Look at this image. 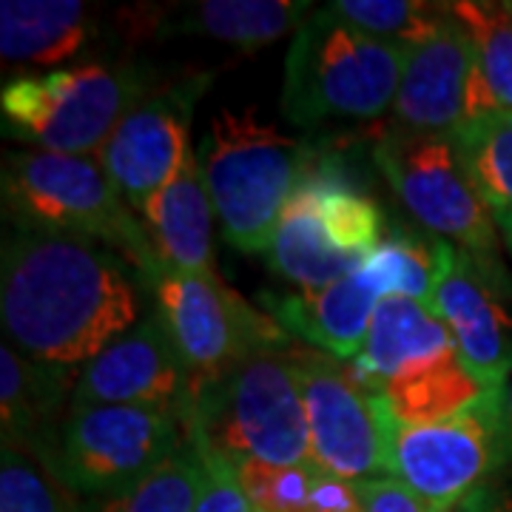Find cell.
I'll list each match as a JSON object with an SVG mask.
<instances>
[{
    "label": "cell",
    "instance_id": "1",
    "mask_svg": "<svg viewBox=\"0 0 512 512\" xmlns=\"http://www.w3.org/2000/svg\"><path fill=\"white\" fill-rule=\"evenodd\" d=\"M134 274L100 242L15 228L0 259L3 333L35 362L89 365L140 322Z\"/></svg>",
    "mask_w": 512,
    "mask_h": 512
},
{
    "label": "cell",
    "instance_id": "2",
    "mask_svg": "<svg viewBox=\"0 0 512 512\" xmlns=\"http://www.w3.org/2000/svg\"><path fill=\"white\" fill-rule=\"evenodd\" d=\"M3 211L18 231H46L92 239L120 254L154 285L163 259L154 251L143 220H137L97 154L9 151L3 157Z\"/></svg>",
    "mask_w": 512,
    "mask_h": 512
},
{
    "label": "cell",
    "instance_id": "3",
    "mask_svg": "<svg viewBox=\"0 0 512 512\" xmlns=\"http://www.w3.org/2000/svg\"><path fill=\"white\" fill-rule=\"evenodd\" d=\"M410 46L362 32L333 6L313 9L285 60L282 111L293 126L373 120L393 109Z\"/></svg>",
    "mask_w": 512,
    "mask_h": 512
},
{
    "label": "cell",
    "instance_id": "4",
    "mask_svg": "<svg viewBox=\"0 0 512 512\" xmlns=\"http://www.w3.org/2000/svg\"><path fill=\"white\" fill-rule=\"evenodd\" d=\"M197 154L225 239L245 254H268L276 225L311 171L313 148L259 120L256 109H222Z\"/></svg>",
    "mask_w": 512,
    "mask_h": 512
},
{
    "label": "cell",
    "instance_id": "5",
    "mask_svg": "<svg viewBox=\"0 0 512 512\" xmlns=\"http://www.w3.org/2000/svg\"><path fill=\"white\" fill-rule=\"evenodd\" d=\"M291 350L293 339L271 342L200 390L188 433L234 467L242 461L268 467L308 464L311 436Z\"/></svg>",
    "mask_w": 512,
    "mask_h": 512
},
{
    "label": "cell",
    "instance_id": "6",
    "mask_svg": "<svg viewBox=\"0 0 512 512\" xmlns=\"http://www.w3.org/2000/svg\"><path fill=\"white\" fill-rule=\"evenodd\" d=\"M151 92L134 63H83L20 74L0 92L3 134L55 154H100Z\"/></svg>",
    "mask_w": 512,
    "mask_h": 512
},
{
    "label": "cell",
    "instance_id": "7",
    "mask_svg": "<svg viewBox=\"0 0 512 512\" xmlns=\"http://www.w3.org/2000/svg\"><path fill=\"white\" fill-rule=\"evenodd\" d=\"M384 239L382 208L330 163H313L276 225L268 265L302 291L359 271Z\"/></svg>",
    "mask_w": 512,
    "mask_h": 512
},
{
    "label": "cell",
    "instance_id": "8",
    "mask_svg": "<svg viewBox=\"0 0 512 512\" xmlns=\"http://www.w3.org/2000/svg\"><path fill=\"white\" fill-rule=\"evenodd\" d=\"M191 413L174 407L92 404L69 407L43 470L66 495L128 487L188 444Z\"/></svg>",
    "mask_w": 512,
    "mask_h": 512
},
{
    "label": "cell",
    "instance_id": "9",
    "mask_svg": "<svg viewBox=\"0 0 512 512\" xmlns=\"http://www.w3.org/2000/svg\"><path fill=\"white\" fill-rule=\"evenodd\" d=\"M512 458L507 387L487 390L470 407L433 424H396L387 476L404 481L439 512L490 487Z\"/></svg>",
    "mask_w": 512,
    "mask_h": 512
},
{
    "label": "cell",
    "instance_id": "10",
    "mask_svg": "<svg viewBox=\"0 0 512 512\" xmlns=\"http://www.w3.org/2000/svg\"><path fill=\"white\" fill-rule=\"evenodd\" d=\"M373 163L427 231L490 268H504L495 214L470 183L450 134L390 128L373 146Z\"/></svg>",
    "mask_w": 512,
    "mask_h": 512
},
{
    "label": "cell",
    "instance_id": "11",
    "mask_svg": "<svg viewBox=\"0 0 512 512\" xmlns=\"http://www.w3.org/2000/svg\"><path fill=\"white\" fill-rule=\"evenodd\" d=\"M293 367L308 416L311 461L345 481L387 476L396 419L382 390L362 382L348 362L293 345Z\"/></svg>",
    "mask_w": 512,
    "mask_h": 512
},
{
    "label": "cell",
    "instance_id": "12",
    "mask_svg": "<svg viewBox=\"0 0 512 512\" xmlns=\"http://www.w3.org/2000/svg\"><path fill=\"white\" fill-rule=\"evenodd\" d=\"M151 291L183 356L194 399L254 350L291 339L268 313L256 311L231 291L217 271L197 274L163 268Z\"/></svg>",
    "mask_w": 512,
    "mask_h": 512
},
{
    "label": "cell",
    "instance_id": "13",
    "mask_svg": "<svg viewBox=\"0 0 512 512\" xmlns=\"http://www.w3.org/2000/svg\"><path fill=\"white\" fill-rule=\"evenodd\" d=\"M493 109L498 106L481 72L476 43L456 18H450L439 35L416 46L407 57L393 103V128L413 134H453Z\"/></svg>",
    "mask_w": 512,
    "mask_h": 512
},
{
    "label": "cell",
    "instance_id": "14",
    "mask_svg": "<svg viewBox=\"0 0 512 512\" xmlns=\"http://www.w3.org/2000/svg\"><path fill=\"white\" fill-rule=\"evenodd\" d=\"M510 296L507 268H490L453 245L430 308L447 325L458 359L484 390L507 387L512 376V316L504 308Z\"/></svg>",
    "mask_w": 512,
    "mask_h": 512
},
{
    "label": "cell",
    "instance_id": "15",
    "mask_svg": "<svg viewBox=\"0 0 512 512\" xmlns=\"http://www.w3.org/2000/svg\"><path fill=\"white\" fill-rule=\"evenodd\" d=\"M208 77H188L151 92L128 111L97 154L134 211H143L188 157V128Z\"/></svg>",
    "mask_w": 512,
    "mask_h": 512
},
{
    "label": "cell",
    "instance_id": "16",
    "mask_svg": "<svg viewBox=\"0 0 512 512\" xmlns=\"http://www.w3.org/2000/svg\"><path fill=\"white\" fill-rule=\"evenodd\" d=\"M134 404L194 413V390L183 356L160 311L143 316L100 356L80 367L72 407Z\"/></svg>",
    "mask_w": 512,
    "mask_h": 512
},
{
    "label": "cell",
    "instance_id": "17",
    "mask_svg": "<svg viewBox=\"0 0 512 512\" xmlns=\"http://www.w3.org/2000/svg\"><path fill=\"white\" fill-rule=\"evenodd\" d=\"M387 296L382 274L367 259L345 279L299 293H262L265 313L291 339L328 353L339 362H353L365 348L367 330L376 305Z\"/></svg>",
    "mask_w": 512,
    "mask_h": 512
},
{
    "label": "cell",
    "instance_id": "18",
    "mask_svg": "<svg viewBox=\"0 0 512 512\" xmlns=\"http://www.w3.org/2000/svg\"><path fill=\"white\" fill-rule=\"evenodd\" d=\"M80 367L35 362L12 348H0V430L3 447L32 453L46 464L57 444L63 407H72Z\"/></svg>",
    "mask_w": 512,
    "mask_h": 512
},
{
    "label": "cell",
    "instance_id": "19",
    "mask_svg": "<svg viewBox=\"0 0 512 512\" xmlns=\"http://www.w3.org/2000/svg\"><path fill=\"white\" fill-rule=\"evenodd\" d=\"M154 251L174 271H214V202L191 148L180 171L140 211Z\"/></svg>",
    "mask_w": 512,
    "mask_h": 512
},
{
    "label": "cell",
    "instance_id": "20",
    "mask_svg": "<svg viewBox=\"0 0 512 512\" xmlns=\"http://www.w3.org/2000/svg\"><path fill=\"white\" fill-rule=\"evenodd\" d=\"M458 353L456 342L436 311L410 296L387 293L376 305L365 348L348 362L353 373L376 390L410 367Z\"/></svg>",
    "mask_w": 512,
    "mask_h": 512
},
{
    "label": "cell",
    "instance_id": "21",
    "mask_svg": "<svg viewBox=\"0 0 512 512\" xmlns=\"http://www.w3.org/2000/svg\"><path fill=\"white\" fill-rule=\"evenodd\" d=\"M97 37L92 12L77 0H3L0 55L9 63L60 66Z\"/></svg>",
    "mask_w": 512,
    "mask_h": 512
},
{
    "label": "cell",
    "instance_id": "22",
    "mask_svg": "<svg viewBox=\"0 0 512 512\" xmlns=\"http://www.w3.org/2000/svg\"><path fill=\"white\" fill-rule=\"evenodd\" d=\"M313 15L302 0H200L168 20V32L220 40L237 49H259L299 32Z\"/></svg>",
    "mask_w": 512,
    "mask_h": 512
},
{
    "label": "cell",
    "instance_id": "23",
    "mask_svg": "<svg viewBox=\"0 0 512 512\" xmlns=\"http://www.w3.org/2000/svg\"><path fill=\"white\" fill-rule=\"evenodd\" d=\"M384 402L396 424H433L461 413L487 390L464 367L458 353L410 367L384 384Z\"/></svg>",
    "mask_w": 512,
    "mask_h": 512
},
{
    "label": "cell",
    "instance_id": "24",
    "mask_svg": "<svg viewBox=\"0 0 512 512\" xmlns=\"http://www.w3.org/2000/svg\"><path fill=\"white\" fill-rule=\"evenodd\" d=\"M200 450L188 439L180 453L163 461L140 481L100 495H66L69 512H194L200 498Z\"/></svg>",
    "mask_w": 512,
    "mask_h": 512
},
{
    "label": "cell",
    "instance_id": "25",
    "mask_svg": "<svg viewBox=\"0 0 512 512\" xmlns=\"http://www.w3.org/2000/svg\"><path fill=\"white\" fill-rule=\"evenodd\" d=\"M461 165L490 211L512 208V111L478 114L450 134Z\"/></svg>",
    "mask_w": 512,
    "mask_h": 512
},
{
    "label": "cell",
    "instance_id": "26",
    "mask_svg": "<svg viewBox=\"0 0 512 512\" xmlns=\"http://www.w3.org/2000/svg\"><path fill=\"white\" fill-rule=\"evenodd\" d=\"M450 251H453V245L444 239L424 242L404 228H393L384 234L379 248L370 256V262L382 274L387 293L410 296V299L430 305Z\"/></svg>",
    "mask_w": 512,
    "mask_h": 512
},
{
    "label": "cell",
    "instance_id": "27",
    "mask_svg": "<svg viewBox=\"0 0 512 512\" xmlns=\"http://www.w3.org/2000/svg\"><path fill=\"white\" fill-rule=\"evenodd\" d=\"M447 6L476 43L495 106L512 111V6L490 0H458Z\"/></svg>",
    "mask_w": 512,
    "mask_h": 512
},
{
    "label": "cell",
    "instance_id": "28",
    "mask_svg": "<svg viewBox=\"0 0 512 512\" xmlns=\"http://www.w3.org/2000/svg\"><path fill=\"white\" fill-rule=\"evenodd\" d=\"M339 15L362 32L416 49L453 18L447 3L419 0H336L330 3Z\"/></svg>",
    "mask_w": 512,
    "mask_h": 512
},
{
    "label": "cell",
    "instance_id": "29",
    "mask_svg": "<svg viewBox=\"0 0 512 512\" xmlns=\"http://www.w3.org/2000/svg\"><path fill=\"white\" fill-rule=\"evenodd\" d=\"M239 481L256 510L311 512V495L319 467L308 461L299 467H268L259 461L237 464Z\"/></svg>",
    "mask_w": 512,
    "mask_h": 512
},
{
    "label": "cell",
    "instance_id": "30",
    "mask_svg": "<svg viewBox=\"0 0 512 512\" xmlns=\"http://www.w3.org/2000/svg\"><path fill=\"white\" fill-rule=\"evenodd\" d=\"M0 512H69L66 501L46 481L26 453L0 450Z\"/></svg>",
    "mask_w": 512,
    "mask_h": 512
},
{
    "label": "cell",
    "instance_id": "31",
    "mask_svg": "<svg viewBox=\"0 0 512 512\" xmlns=\"http://www.w3.org/2000/svg\"><path fill=\"white\" fill-rule=\"evenodd\" d=\"M188 439L194 441V447L200 450L202 467H205L200 498H197L194 512H254V504H251V498L239 481L237 467L197 436L188 433Z\"/></svg>",
    "mask_w": 512,
    "mask_h": 512
},
{
    "label": "cell",
    "instance_id": "32",
    "mask_svg": "<svg viewBox=\"0 0 512 512\" xmlns=\"http://www.w3.org/2000/svg\"><path fill=\"white\" fill-rule=\"evenodd\" d=\"M359 512H439L416 490L393 476H376L356 481Z\"/></svg>",
    "mask_w": 512,
    "mask_h": 512
},
{
    "label": "cell",
    "instance_id": "33",
    "mask_svg": "<svg viewBox=\"0 0 512 512\" xmlns=\"http://www.w3.org/2000/svg\"><path fill=\"white\" fill-rule=\"evenodd\" d=\"M453 512H512V495L498 487H481L478 493L464 498Z\"/></svg>",
    "mask_w": 512,
    "mask_h": 512
},
{
    "label": "cell",
    "instance_id": "34",
    "mask_svg": "<svg viewBox=\"0 0 512 512\" xmlns=\"http://www.w3.org/2000/svg\"><path fill=\"white\" fill-rule=\"evenodd\" d=\"M495 225H498L501 237L507 242V248L512 251V208H507V211H495Z\"/></svg>",
    "mask_w": 512,
    "mask_h": 512
},
{
    "label": "cell",
    "instance_id": "35",
    "mask_svg": "<svg viewBox=\"0 0 512 512\" xmlns=\"http://www.w3.org/2000/svg\"><path fill=\"white\" fill-rule=\"evenodd\" d=\"M507 413H510V421H512V376H510V382H507Z\"/></svg>",
    "mask_w": 512,
    "mask_h": 512
},
{
    "label": "cell",
    "instance_id": "36",
    "mask_svg": "<svg viewBox=\"0 0 512 512\" xmlns=\"http://www.w3.org/2000/svg\"><path fill=\"white\" fill-rule=\"evenodd\" d=\"M254 512H262V510H256V507H254Z\"/></svg>",
    "mask_w": 512,
    "mask_h": 512
},
{
    "label": "cell",
    "instance_id": "37",
    "mask_svg": "<svg viewBox=\"0 0 512 512\" xmlns=\"http://www.w3.org/2000/svg\"><path fill=\"white\" fill-rule=\"evenodd\" d=\"M444 512H453V510H444Z\"/></svg>",
    "mask_w": 512,
    "mask_h": 512
},
{
    "label": "cell",
    "instance_id": "38",
    "mask_svg": "<svg viewBox=\"0 0 512 512\" xmlns=\"http://www.w3.org/2000/svg\"><path fill=\"white\" fill-rule=\"evenodd\" d=\"M510 6H512V3H510Z\"/></svg>",
    "mask_w": 512,
    "mask_h": 512
}]
</instances>
